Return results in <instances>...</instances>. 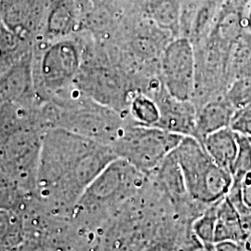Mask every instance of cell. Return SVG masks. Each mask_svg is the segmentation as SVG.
Here are the masks:
<instances>
[{"label": "cell", "mask_w": 251, "mask_h": 251, "mask_svg": "<svg viewBox=\"0 0 251 251\" xmlns=\"http://www.w3.org/2000/svg\"><path fill=\"white\" fill-rule=\"evenodd\" d=\"M224 96L235 111L251 104V77L233 80Z\"/></svg>", "instance_id": "cell-20"}, {"label": "cell", "mask_w": 251, "mask_h": 251, "mask_svg": "<svg viewBox=\"0 0 251 251\" xmlns=\"http://www.w3.org/2000/svg\"><path fill=\"white\" fill-rule=\"evenodd\" d=\"M218 202L206 206L199 215L192 222L191 231L201 242L214 244L217 206Z\"/></svg>", "instance_id": "cell-19"}, {"label": "cell", "mask_w": 251, "mask_h": 251, "mask_svg": "<svg viewBox=\"0 0 251 251\" xmlns=\"http://www.w3.org/2000/svg\"><path fill=\"white\" fill-rule=\"evenodd\" d=\"M152 97L159 108V120L155 127L183 137L196 138L198 108L193 100L172 97L163 85Z\"/></svg>", "instance_id": "cell-7"}, {"label": "cell", "mask_w": 251, "mask_h": 251, "mask_svg": "<svg viewBox=\"0 0 251 251\" xmlns=\"http://www.w3.org/2000/svg\"><path fill=\"white\" fill-rule=\"evenodd\" d=\"M235 109L225 96L208 100L198 107L196 139L202 144L207 135L211 134L232 123Z\"/></svg>", "instance_id": "cell-10"}, {"label": "cell", "mask_w": 251, "mask_h": 251, "mask_svg": "<svg viewBox=\"0 0 251 251\" xmlns=\"http://www.w3.org/2000/svg\"><path fill=\"white\" fill-rule=\"evenodd\" d=\"M82 62L80 46L70 37L37 40L32 53V74L38 100L46 103L65 94L74 86Z\"/></svg>", "instance_id": "cell-3"}, {"label": "cell", "mask_w": 251, "mask_h": 251, "mask_svg": "<svg viewBox=\"0 0 251 251\" xmlns=\"http://www.w3.org/2000/svg\"><path fill=\"white\" fill-rule=\"evenodd\" d=\"M29 42L0 23V77L32 53Z\"/></svg>", "instance_id": "cell-13"}, {"label": "cell", "mask_w": 251, "mask_h": 251, "mask_svg": "<svg viewBox=\"0 0 251 251\" xmlns=\"http://www.w3.org/2000/svg\"><path fill=\"white\" fill-rule=\"evenodd\" d=\"M230 74L233 81L251 77V33L247 29L233 46Z\"/></svg>", "instance_id": "cell-16"}, {"label": "cell", "mask_w": 251, "mask_h": 251, "mask_svg": "<svg viewBox=\"0 0 251 251\" xmlns=\"http://www.w3.org/2000/svg\"><path fill=\"white\" fill-rule=\"evenodd\" d=\"M235 181H239L240 183L243 202L247 206L251 207V172L245 175L240 180H235Z\"/></svg>", "instance_id": "cell-25"}, {"label": "cell", "mask_w": 251, "mask_h": 251, "mask_svg": "<svg viewBox=\"0 0 251 251\" xmlns=\"http://www.w3.org/2000/svg\"><path fill=\"white\" fill-rule=\"evenodd\" d=\"M203 147L216 164L232 174L238 151V133L230 126L207 135Z\"/></svg>", "instance_id": "cell-11"}, {"label": "cell", "mask_w": 251, "mask_h": 251, "mask_svg": "<svg viewBox=\"0 0 251 251\" xmlns=\"http://www.w3.org/2000/svg\"><path fill=\"white\" fill-rule=\"evenodd\" d=\"M34 197L0 170V208L21 212Z\"/></svg>", "instance_id": "cell-18"}, {"label": "cell", "mask_w": 251, "mask_h": 251, "mask_svg": "<svg viewBox=\"0 0 251 251\" xmlns=\"http://www.w3.org/2000/svg\"><path fill=\"white\" fill-rule=\"evenodd\" d=\"M246 29L251 33V0L249 1V6L246 15Z\"/></svg>", "instance_id": "cell-27"}, {"label": "cell", "mask_w": 251, "mask_h": 251, "mask_svg": "<svg viewBox=\"0 0 251 251\" xmlns=\"http://www.w3.org/2000/svg\"><path fill=\"white\" fill-rule=\"evenodd\" d=\"M25 239L21 212L0 208V251H19Z\"/></svg>", "instance_id": "cell-14"}, {"label": "cell", "mask_w": 251, "mask_h": 251, "mask_svg": "<svg viewBox=\"0 0 251 251\" xmlns=\"http://www.w3.org/2000/svg\"><path fill=\"white\" fill-rule=\"evenodd\" d=\"M127 112L138 125L155 126L159 120V108L155 100L144 92H135Z\"/></svg>", "instance_id": "cell-17"}, {"label": "cell", "mask_w": 251, "mask_h": 251, "mask_svg": "<svg viewBox=\"0 0 251 251\" xmlns=\"http://www.w3.org/2000/svg\"><path fill=\"white\" fill-rule=\"evenodd\" d=\"M152 184L165 198H168L179 213L188 212L190 202H195L190 198L182 171L180 169L175 150L171 152L157 168L148 175Z\"/></svg>", "instance_id": "cell-9"}, {"label": "cell", "mask_w": 251, "mask_h": 251, "mask_svg": "<svg viewBox=\"0 0 251 251\" xmlns=\"http://www.w3.org/2000/svg\"><path fill=\"white\" fill-rule=\"evenodd\" d=\"M180 0H149L147 14L157 26L172 34L179 33Z\"/></svg>", "instance_id": "cell-15"}, {"label": "cell", "mask_w": 251, "mask_h": 251, "mask_svg": "<svg viewBox=\"0 0 251 251\" xmlns=\"http://www.w3.org/2000/svg\"><path fill=\"white\" fill-rule=\"evenodd\" d=\"M247 236L241 219L232 202L227 198L221 199L217 206L214 243H239Z\"/></svg>", "instance_id": "cell-12"}, {"label": "cell", "mask_w": 251, "mask_h": 251, "mask_svg": "<svg viewBox=\"0 0 251 251\" xmlns=\"http://www.w3.org/2000/svg\"><path fill=\"white\" fill-rule=\"evenodd\" d=\"M250 172H251V138L238 133V151L232 171L233 179L240 180Z\"/></svg>", "instance_id": "cell-21"}, {"label": "cell", "mask_w": 251, "mask_h": 251, "mask_svg": "<svg viewBox=\"0 0 251 251\" xmlns=\"http://www.w3.org/2000/svg\"><path fill=\"white\" fill-rule=\"evenodd\" d=\"M224 0H185L181 4L179 36L198 45L206 38Z\"/></svg>", "instance_id": "cell-8"}, {"label": "cell", "mask_w": 251, "mask_h": 251, "mask_svg": "<svg viewBox=\"0 0 251 251\" xmlns=\"http://www.w3.org/2000/svg\"><path fill=\"white\" fill-rule=\"evenodd\" d=\"M182 139L183 136L155 126L138 125L133 121L126 123L111 147L117 157L148 176L178 147Z\"/></svg>", "instance_id": "cell-5"}, {"label": "cell", "mask_w": 251, "mask_h": 251, "mask_svg": "<svg viewBox=\"0 0 251 251\" xmlns=\"http://www.w3.org/2000/svg\"><path fill=\"white\" fill-rule=\"evenodd\" d=\"M160 75L164 89L172 97L192 100L197 84V58L195 46L183 36L167 44L161 55Z\"/></svg>", "instance_id": "cell-6"}, {"label": "cell", "mask_w": 251, "mask_h": 251, "mask_svg": "<svg viewBox=\"0 0 251 251\" xmlns=\"http://www.w3.org/2000/svg\"><path fill=\"white\" fill-rule=\"evenodd\" d=\"M149 178L117 157L85 190L75 206L71 222L81 233L95 236L126 201L144 192Z\"/></svg>", "instance_id": "cell-2"}, {"label": "cell", "mask_w": 251, "mask_h": 251, "mask_svg": "<svg viewBox=\"0 0 251 251\" xmlns=\"http://www.w3.org/2000/svg\"><path fill=\"white\" fill-rule=\"evenodd\" d=\"M216 251H240L238 243L222 242L215 244Z\"/></svg>", "instance_id": "cell-26"}, {"label": "cell", "mask_w": 251, "mask_h": 251, "mask_svg": "<svg viewBox=\"0 0 251 251\" xmlns=\"http://www.w3.org/2000/svg\"><path fill=\"white\" fill-rule=\"evenodd\" d=\"M117 158L108 144L62 127L47 128L36 172L37 204L54 215L71 218L85 190Z\"/></svg>", "instance_id": "cell-1"}, {"label": "cell", "mask_w": 251, "mask_h": 251, "mask_svg": "<svg viewBox=\"0 0 251 251\" xmlns=\"http://www.w3.org/2000/svg\"><path fill=\"white\" fill-rule=\"evenodd\" d=\"M176 240L177 238L174 237L158 238L142 251H179V244Z\"/></svg>", "instance_id": "cell-24"}, {"label": "cell", "mask_w": 251, "mask_h": 251, "mask_svg": "<svg viewBox=\"0 0 251 251\" xmlns=\"http://www.w3.org/2000/svg\"><path fill=\"white\" fill-rule=\"evenodd\" d=\"M249 138H250V137H249Z\"/></svg>", "instance_id": "cell-28"}, {"label": "cell", "mask_w": 251, "mask_h": 251, "mask_svg": "<svg viewBox=\"0 0 251 251\" xmlns=\"http://www.w3.org/2000/svg\"><path fill=\"white\" fill-rule=\"evenodd\" d=\"M179 251H216L214 244L201 242L193 234L191 226L179 242Z\"/></svg>", "instance_id": "cell-23"}, {"label": "cell", "mask_w": 251, "mask_h": 251, "mask_svg": "<svg viewBox=\"0 0 251 251\" xmlns=\"http://www.w3.org/2000/svg\"><path fill=\"white\" fill-rule=\"evenodd\" d=\"M230 127L239 134L251 138V103L235 111Z\"/></svg>", "instance_id": "cell-22"}, {"label": "cell", "mask_w": 251, "mask_h": 251, "mask_svg": "<svg viewBox=\"0 0 251 251\" xmlns=\"http://www.w3.org/2000/svg\"><path fill=\"white\" fill-rule=\"evenodd\" d=\"M175 152L190 198L208 206L225 198L233 184L230 172L219 167L194 137H183Z\"/></svg>", "instance_id": "cell-4"}]
</instances>
